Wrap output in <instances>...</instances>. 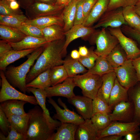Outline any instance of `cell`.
<instances>
[{"mask_svg": "<svg viewBox=\"0 0 140 140\" xmlns=\"http://www.w3.org/2000/svg\"><path fill=\"white\" fill-rule=\"evenodd\" d=\"M13 50L9 42L3 40H0V57Z\"/></svg>", "mask_w": 140, "mask_h": 140, "instance_id": "f907efd6", "label": "cell"}, {"mask_svg": "<svg viewBox=\"0 0 140 140\" xmlns=\"http://www.w3.org/2000/svg\"><path fill=\"white\" fill-rule=\"evenodd\" d=\"M36 48L21 50H13L0 57V69L4 71L8 65L19 59L29 55Z\"/></svg>", "mask_w": 140, "mask_h": 140, "instance_id": "cb8c5ba5", "label": "cell"}, {"mask_svg": "<svg viewBox=\"0 0 140 140\" xmlns=\"http://www.w3.org/2000/svg\"><path fill=\"white\" fill-rule=\"evenodd\" d=\"M122 137L116 135H110L101 138L98 140H121L122 139Z\"/></svg>", "mask_w": 140, "mask_h": 140, "instance_id": "11a10c76", "label": "cell"}, {"mask_svg": "<svg viewBox=\"0 0 140 140\" xmlns=\"http://www.w3.org/2000/svg\"><path fill=\"white\" fill-rule=\"evenodd\" d=\"M122 8L107 11L93 28L95 29L101 27L106 29L109 27L116 28L128 25L124 18Z\"/></svg>", "mask_w": 140, "mask_h": 140, "instance_id": "8fae6325", "label": "cell"}, {"mask_svg": "<svg viewBox=\"0 0 140 140\" xmlns=\"http://www.w3.org/2000/svg\"><path fill=\"white\" fill-rule=\"evenodd\" d=\"M72 0H68V3H67V5H68V4H69Z\"/></svg>", "mask_w": 140, "mask_h": 140, "instance_id": "e7e4bbea", "label": "cell"}, {"mask_svg": "<svg viewBox=\"0 0 140 140\" xmlns=\"http://www.w3.org/2000/svg\"><path fill=\"white\" fill-rule=\"evenodd\" d=\"M128 90L120 84L116 78L108 102L109 105L112 109L118 103L128 101Z\"/></svg>", "mask_w": 140, "mask_h": 140, "instance_id": "603a6c76", "label": "cell"}, {"mask_svg": "<svg viewBox=\"0 0 140 140\" xmlns=\"http://www.w3.org/2000/svg\"><path fill=\"white\" fill-rule=\"evenodd\" d=\"M27 92H31L35 96L38 104L40 107L49 121L52 123L60 126L61 122L51 118L49 111L46 107V99L47 97L44 89L36 88L31 87H27Z\"/></svg>", "mask_w": 140, "mask_h": 140, "instance_id": "4316f807", "label": "cell"}, {"mask_svg": "<svg viewBox=\"0 0 140 140\" xmlns=\"http://www.w3.org/2000/svg\"><path fill=\"white\" fill-rule=\"evenodd\" d=\"M98 57L94 52L93 48H91L89 49V52L87 55L81 56L78 60L85 67L89 69L94 67Z\"/></svg>", "mask_w": 140, "mask_h": 140, "instance_id": "b9f144b4", "label": "cell"}, {"mask_svg": "<svg viewBox=\"0 0 140 140\" xmlns=\"http://www.w3.org/2000/svg\"><path fill=\"white\" fill-rule=\"evenodd\" d=\"M48 102L51 104L56 110V113L52 117L54 120H58L61 123H71L78 125L83 122L85 120L73 111L69 110L60 98L57 100L58 104L64 108H61L51 97L48 98Z\"/></svg>", "mask_w": 140, "mask_h": 140, "instance_id": "30bf717a", "label": "cell"}, {"mask_svg": "<svg viewBox=\"0 0 140 140\" xmlns=\"http://www.w3.org/2000/svg\"><path fill=\"white\" fill-rule=\"evenodd\" d=\"M106 58L114 68L122 65L128 59L126 52L119 43Z\"/></svg>", "mask_w": 140, "mask_h": 140, "instance_id": "f1b7e54d", "label": "cell"}, {"mask_svg": "<svg viewBox=\"0 0 140 140\" xmlns=\"http://www.w3.org/2000/svg\"><path fill=\"white\" fill-rule=\"evenodd\" d=\"M70 56L72 58L75 59H78L81 57L79 51L76 50L72 51Z\"/></svg>", "mask_w": 140, "mask_h": 140, "instance_id": "680465c9", "label": "cell"}, {"mask_svg": "<svg viewBox=\"0 0 140 140\" xmlns=\"http://www.w3.org/2000/svg\"><path fill=\"white\" fill-rule=\"evenodd\" d=\"M1 0H0V1H1Z\"/></svg>", "mask_w": 140, "mask_h": 140, "instance_id": "003e7915", "label": "cell"}, {"mask_svg": "<svg viewBox=\"0 0 140 140\" xmlns=\"http://www.w3.org/2000/svg\"><path fill=\"white\" fill-rule=\"evenodd\" d=\"M140 122L134 121L128 122L112 121L105 129L98 131L97 140L102 137L110 135L124 136L131 132H138Z\"/></svg>", "mask_w": 140, "mask_h": 140, "instance_id": "52a82bcc", "label": "cell"}, {"mask_svg": "<svg viewBox=\"0 0 140 140\" xmlns=\"http://www.w3.org/2000/svg\"><path fill=\"white\" fill-rule=\"evenodd\" d=\"M27 103L21 100H8L1 103L0 108L7 117L13 115H24L27 113L24 111V106Z\"/></svg>", "mask_w": 140, "mask_h": 140, "instance_id": "ffe728a7", "label": "cell"}, {"mask_svg": "<svg viewBox=\"0 0 140 140\" xmlns=\"http://www.w3.org/2000/svg\"><path fill=\"white\" fill-rule=\"evenodd\" d=\"M20 6L25 10L34 2V0H18Z\"/></svg>", "mask_w": 140, "mask_h": 140, "instance_id": "db71d44e", "label": "cell"}, {"mask_svg": "<svg viewBox=\"0 0 140 140\" xmlns=\"http://www.w3.org/2000/svg\"><path fill=\"white\" fill-rule=\"evenodd\" d=\"M140 0H110L107 11L128 6H134Z\"/></svg>", "mask_w": 140, "mask_h": 140, "instance_id": "7bdbcfd3", "label": "cell"}, {"mask_svg": "<svg viewBox=\"0 0 140 140\" xmlns=\"http://www.w3.org/2000/svg\"><path fill=\"white\" fill-rule=\"evenodd\" d=\"M65 38L47 43L44 50L30 70L26 78V84L41 73L57 66L62 65L65 56L63 52Z\"/></svg>", "mask_w": 140, "mask_h": 140, "instance_id": "6da1fadb", "label": "cell"}, {"mask_svg": "<svg viewBox=\"0 0 140 140\" xmlns=\"http://www.w3.org/2000/svg\"><path fill=\"white\" fill-rule=\"evenodd\" d=\"M26 36L18 28L0 24V38L11 43L21 40Z\"/></svg>", "mask_w": 140, "mask_h": 140, "instance_id": "484cf974", "label": "cell"}, {"mask_svg": "<svg viewBox=\"0 0 140 140\" xmlns=\"http://www.w3.org/2000/svg\"><path fill=\"white\" fill-rule=\"evenodd\" d=\"M0 140H26L25 136L18 132L11 125L10 130L6 136L1 132L0 133Z\"/></svg>", "mask_w": 140, "mask_h": 140, "instance_id": "f6af8a7d", "label": "cell"}, {"mask_svg": "<svg viewBox=\"0 0 140 140\" xmlns=\"http://www.w3.org/2000/svg\"><path fill=\"white\" fill-rule=\"evenodd\" d=\"M11 124L8 118L0 108V128L2 132L6 136L10 131Z\"/></svg>", "mask_w": 140, "mask_h": 140, "instance_id": "bcb514c9", "label": "cell"}, {"mask_svg": "<svg viewBox=\"0 0 140 140\" xmlns=\"http://www.w3.org/2000/svg\"><path fill=\"white\" fill-rule=\"evenodd\" d=\"M65 6L34 2L25 9V15L29 19L39 17L60 15Z\"/></svg>", "mask_w": 140, "mask_h": 140, "instance_id": "9c48e42d", "label": "cell"}, {"mask_svg": "<svg viewBox=\"0 0 140 140\" xmlns=\"http://www.w3.org/2000/svg\"><path fill=\"white\" fill-rule=\"evenodd\" d=\"M7 118L11 125L16 130L25 137L29 124V113L24 115H11Z\"/></svg>", "mask_w": 140, "mask_h": 140, "instance_id": "f546056e", "label": "cell"}, {"mask_svg": "<svg viewBox=\"0 0 140 140\" xmlns=\"http://www.w3.org/2000/svg\"><path fill=\"white\" fill-rule=\"evenodd\" d=\"M102 83L97 96L104 100L108 104L110 94L116 78L114 71L102 76Z\"/></svg>", "mask_w": 140, "mask_h": 140, "instance_id": "7402d4cb", "label": "cell"}, {"mask_svg": "<svg viewBox=\"0 0 140 140\" xmlns=\"http://www.w3.org/2000/svg\"><path fill=\"white\" fill-rule=\"evenodd\" d=\"M34 2L56 5L57 0H34Z\"/></svg>", "mask_w": 140, "mask_h": 140, "instance_id": "91938a15", "label": "cell"}, {"mask_svg": "<svg viewBox=\"0 0 140 140\" xmlns=\"http://www.w3.org/2000/svg\"><path fill=\"white\" fill-rule=\"evenodd\" d=\"M63 27L54 24L42 29L44 38L48 42L64 39L65 36Z\"/></svg>", "mask_w": 140, "mask_h": 140, "instance_id": "4dcf8cb0", "label": "cell"}, {"mask_svg": "<svg viewBox=\"0 0 140 140\" xmlns=\"http://www.w3.org/2000/svg\"><path fill=\"white\" fill-rule=\"evenodd\" d=\"M1 88L0 92L1 103L9 100H21L37 105L38 103L34 96H29L18 91L14 88L7 80L4 71L1 70Z\"/></svg>", "mask_w": 140, "mask_h": 140, "instance_id": "8992f818", "label": "cell"}, {"mask_svg": "<svg viewBox=\"0 0 140 140\" xmlns=\"http://www.w3.org/2000/svg\"><path fill=\"white\" fill-rule=\"evenodd\" d=\"M92 36V41L96 46L94 52L98 56L106 57L119 43L117 38L105 28L96 31Z\"/></svg>", "mask_w": 140, "mask_h": 140, "instance_id": "5b68a950", "label": "cell"}, {"mask_svg": "<svg viewBox=\"0 0 140 140\" xmlns=\"http://www.w3.org/2000/svg\"><path fill=\"white\" fill-rule=\"evenodd\" d=\"M63 65L69 77L73 78L77 74L85 73L88 71L78 59L72 58L64 60Z\"/></svg>", "mask_w": 140, "mask_h": 140, "instance_id": "d6a6232c", "label": "cell"}, {"mask_svg": "<svg viewBox=\"0 0 140 140\" xmlns=\"http://www.w3.org/2000/svg\"><path fill=\"white\" fill-rule=\"evenodd\" d=\"M112 112L109 114L111 121L132 122L134 113V104L132 102L128 101H122L116 104Z\"/></svg>", "mask_w": 140, "mask_h": 140, "instance_id": "4fadbf2b", "label": "cell"}, {"mask_svg": "<svg viewBox=\"0 0 140 140\" xmlns=\"http://www.w3.org/2000/svg\"><path fill=\"white\" fill-rule=\"evenodd\" d=\"M50 140H74L78 125L71 123H61Z\"/></svg>", "mask_w": 140, "mask_h": 140, "instance_id": "44dd1931", "label": "cell"}, {"mask_svg": "<svg viewBox=\"0 0 140 140\" xmlns=\"http://www.w3.org/2000/svg\"><path fill=\"white\" fill-rule=\"evenodd\" d=\"M79 0H73L65 6L61 15L64 23L63 29L65 32L73 25L76 5Z\"/></svg>", "mask_w": 140, "mask_h": 140, "instance_id": "83f0119b", "label": "cell"}, {"mask_svg": "<svg viewBox=\"0 0 140 140\" xmlns=\"http://www.w3.org/2000/svg\"><path fill=\"white\" fill-rule=\"evenodd\" d=\"M29 124L26 140H50L59 126L51 122L40 106L36 105L28 112Z\"/></svg>", "mask_w": 140, "mask_h": 140, "instance_id": "7a4b0ae2", "label": "cell"}, {"mask_svg": "<svg viewBox=\"0 0 140 140\" xmlns=\"http://www.w3.org/2000/svg\"><path fill=\"white\" fill-rule=\"evenodd\" d=\"M108 29L118 40L119 44L126 52L128 59H133L140 56V49L133 40L124 34L120 27H109Z\"/></svg>", "mask_w": 140, "mask_h": 140, "instance_id": "7c38bea8", "label": "cell"}, {"mask_svg": "<svg viewBox=\"0 0 140 140\" xmlns=\"http://www.w3.org/2000/svg\"><path fill=\"white\" fill-rule=\"evenodd\" d=\"M134 8L136 12L140 17V1L134 6Z\"/></svg>", "mask_w": 140, "mask_h": 140, "instance_id": "6125c7cd", "label": "cell"}, {"mask_svg": "<svg viewBox=\"0 0 140 140\" xmlns=\"http://www.w3.org/2000/svg\"><path fill=\"white\" fill-rule=\"evenodd\" d=\"M132 63L136 71L138 81L140 82V56L132 59Z\"/></svg>", "mask_w": 140, "mask_h": 140, "instance_id": "816d5d0a", "label": "cell"}, {"mask_svg": "<svg viewBox=\"0 0 140 140\" xmlns=\"http://www.w3.org/2000/svg\"><path fill=\"white\" fill-rule=\"evenodd\" d=\"M97 130L90 119L78 125L75 136L76 140H97Z\"/></svg>", "mask_w": 140, "mask_h": 140, "instance_id": "e0dca14e", "label": "cell"}, {"mask_svg": "<svg viewBox=\"0 0 140 140\" xmlns=\"http://www.w3.org/2000/svg\"><path fill=\"white\" fill-rule=\"evenodd\" d=\"M97 0H84L83 10L85 18L84 20L89 14Z\"/></svg>", "mask_w": 140, "mask_h": 140, "instance_id": "681fc988", "label": "cell"}, {"mask_svg": "<svg viewBox=\"0 0 140 140\" xmlns=\"http://www.w3.org/2000/svg\"><path fill=\"white\" fill-rule=\"evenodd\" d=\"M91 121L97 131L103 130L112 122L109 114L97 113L93 115L90 118Z\"/></svg>", "mask_w": 140, "mask_h": 140, "instance_id": "74e56055", "label": "cell"}, {"mask_svg": "<svg viewBox=\"0 0 140 140\" xmlns=\"http://www.w3.org/2000/svg\"><path fill=\"white\" fill-rule=\"evenodd\" d=\"M137 132L129 133L124 136L123 140H140V133Z\"/></svg>", "mask_w": 140, "mask_h": 140, "instance_id": "f5cc1de1", "label": "cell"}, {"mask_svg": "<svg viewBox=\"0 0 140 140\" xmlns=\"http://www.w3.org/2000/svg\"><path fill=\"white\" fill-rule=\"evenodd\" d=\"M24 23L35 26L42 29L54 24L64 26V23L61 14L41 17L31 20L27 19Z\"/></svg>", "mask_w": 140, "mask_h": 140, "instance_id": "d4e9b609", "label": "cell"}, {"mask_svg": "<svg viewBox=\"0 0 140 140\" xmlns=\"http://www.w3.org/2000/svg\"><path fill=\"white\" fill-rule=\"evenodd\" d=\"M134 29L140 32V25Z\"/></svg>", "mask_w": 140, "mask_h": 140, "instance_id": "be15d7a7", "label": "cell"}, {"mask_svg": "<svg viewBox=\"0 0 140 140\" xmlns=\"http://www.w3.org/2000/svg\"><path fill=\"white\" fill-rule=\"evenodd\" d=\"M23 12L20 9L14 10L10 7L9 2L6 0L0 1V15H10L23 14Z\"/></svg>", "mask_w": 140, "mask_h": 140, "instance_id": "ee69618b", "label": "cell"}, {"mask_svg": "<svg viewBox=\"0 0 140 140\" xmlns=\"http://www.w3.org/2000/svg\"><path fill=\"white\" fill-rule=\"evenodd\" d=\"M18 28L26 36L44 38L41 29L35 26L24 23Z\"/></svg>", "mask_w": 140, "mask_h": 140, "instance_id": "60d3db41", "label": "cell"}, {"mask_svg": "<svg viewBox=\"0 0 140 140\" xmlns=\"http://www.w3.org/2000/svg\"><path fill=\"white\" fill-rule=\"evenodd\" d=\"M122 11L124 18L129 26L135 29L140 25V17L136 12L134 6L123 8Z\"/></svg>", "mask_w": 140, "mask_h": 140, "instance_id": "d590c367", "label": "cell"}, {"mask_svg": "<svg viewBox=\"0 0 140 140\" xmlns=\"http://www.w3.org/2000/svg\"><path fill=\"white\" fill-rule=\"evenodd\" d=\"M122 32L136 40L140 44V32L128 25L121 27Z\"/></svg>", "mask_w": 140, "mask_h": 140, "instance_id": "c3c4849f", "label": "cell"}, {"mask_svg": "<svg viewBox=\"0 0 140 140\" xmlns=\"http://www.w3.org/2000/svg\"><path fill=\"white\" fill-rule=\"evenodd\" d=\"M130 97L134 107V121L140 122V85L132 90Z\"/></svg>", "mask_w": 140, "mask_h": 140, "instance_id": "f35d334b", "label": "cell"}, {"mask_svg": "<svg viewBox=\"0 0 140 140\" xmlns=\"http://www.w3.org/2000/svg\"><path fill=\"white\" fill-rule=\"evenodd\" d=\"M96 31L92 27L85 26L82 24L74 25L69 30L65 32V40L63 47L65 55L69 44L73 40L79 38H87L92 36Z\"/></svg>", "mask_w": 140, "mask_h": 140, "instance_id": "9a60e30c", "label": "cell"}, {"mask_svg": "<svg viewBox=\"0 0 140 140\" xmlns=\"http://www.w3.org/2000/svg\"><path fill=\"white\" fill-rule=\"evenodd\" d=\"M67 99L68 102L75 107L85 120L91 118L93 115L92 99L79 95H75Z\"/></svg>", "mask_w": 140, "mask_h": 140, "instance_id": "2e32d148", "label": "cell"}, {"mask_svg": "<svg viewBox=\"0 0 140 140\" xmlns=\"http://www.w3.org/2000/svg\"><path fill=\"white\" fill-rule=\"evenodd\" d=\"M44 46L36 48L28 56L27 60L19 66H10L4 71L9 82L24 94L27 92L26 86L27 76L30 68L43 52Z\"/></svg>", "mask_w": 140, "mask_h": 140, "instance_id": "3957f363", "label": "cell"}, {"mask_svg": "<svg viewBox=\"0 0 140 140\" xmlns=\"http://www.w3.org/2000/svg\"><path fill=\"white\" fill-rule=\"evenodd\" d=\"M79 52L81 56L84 57L86 56L89 52L88 49L85 46H80L79 47Z\"/></svg>", "mask_w": 140, "mask_h": 140, "instance_id": "9f6ffc18", "label": "cell"}, {"mask_svg": "<svg viewBox=\"0 0 140 140\" xmlns=\"http://www.w3.org/2000/svg\"><path fill=\"white\" fill-rule=\"evenodd\" d=\"M109 1L97 0L82 25L86 27H91L107 11Z\"/></svg>", "mask_w": 140, "mask_h": 140, "instance_id": "ac0fdd59", "label": "cell"}, {"mask_svg": "<svg viewBox=\"0 0 140 140\" xmlns=\"http://www.w3.org/2000/svg\"><path fill=\"white\" fill-rule=\"evenodd\" d=\"M9 43L13 50H21L37 48L44 46L48 42L44 38L26 36L18 42Z\"/></svg>", "mask_w": 140, "mask_h": 140, "instance_id": "d6986e66", "label": "cell"}, {"mask_svg": "<svg viewBox=\"0 0 140 140\" xmlns=\"http://www.w3.org/2000/svg\"><path fill=\"white\" fill-rule=\"evenodd\" d=\"M83 1L84 0H79L78 2L74 25L82 24L84 21L85 18L83 10Z\"/></svg>", "mask_w": 140, "mask_h": 140, "instance_id": "7dc6e473", "label": "cell"}, {"mask_svg": "<svg viewBox=\"0 0 140 140\" xmlns=\"http://www.w3.org/2000/svg\"><path fill=\"white\" fill-rule=\"evenodd\" d=\"M50 69H48L41 73L33 80L27 83L26 87L44 89L51 86Z\"/></svg>", "mask_w": 140, "mask_h": 140, "instance_id": "836d02e7", "label": "cell"}, {"mask_svg": "<svg viewBox=\"0 0 140 140\" xmlns=\"http://www.w3.org/2000/svg\"><path fill=\"white\" fill-rule=\"evenodd\" d=\"M28 19L23 14L10 15H0V24L18 28Z\"/></svg>", "mask_w": 140, "mask_h": 140, "instance_id": "e575fe53", "label": "cell"}, {"mask_svg": "<svg viewBox=\"0 0 140 140\" xmlns=\"http://www.w3.org/2000/svg\"><path fill=\"white\" fill-rule=\"evenodd\" d=\"M114 71L120 84L128 90L138 81L132 59H127L122 65L114 68Z\"/></svg>", "mask_w": 140, "mask_h": 140, "instance_id": "ba28073f", "label": "cell"}, {"mask_svg": "<svg viewBox=\"0 0 140 140\" xmlns=\"http://www.w3.org/2000/svg\"><path fill=\"white\" fill-rule=\"evenodd\" d=\"M76 86L73 78L68 77L61 83L47 87L44 89L47 97L60 96L71 98L75 95L73 92Z\"/></svg>", "mask_w": 140, "mask_h": 140, "instance_id": "5bb4252c", "label": "cell"}, {"mask_svg": "<svg viewBox=\"0 0 140 140\" xmlns=\"http://www.w3.org/2000/svg\"><path fill=\"white\" fill-rule=\"evenodd\" d=\"M50 76L51 86L63 82L69 77L65 68L62 65L56 66L51 68Z\"/></svg>", "mask_w": 140, "mask_h": 140, "instance_id": "8d00e7d4", "label": "cell"}, {"mask_svg": "<svg viewBox=\"0 0 140 140\" xmlns=\"http://www.w3.org/2000/svg\"><path fill=\"white\" fill-rule=\"evenodd\" d=\"M73 78L76 86L81 89L83 96L92 100L96 97L102 84V76L86 73Z\"/></svg>", "mask_w": 140, "mask_h": 140, "instance_id": "277c9868", "label": "cell"}, {"mask_svg": "<svg viewBox=\"0 0 140 140\" xmlns=\"http://www.w3.org/2000/svg\"><path fill=\"white\" fill-rule=\"evenodd\" d=\"M9 4L10 8L12 10H16L19 9L20 5L18 2L16 0L10 2Z\"/></svg>", "mask_w": 140, "mask_h": 140, "instance_id": "6f0895ef", "label": "cell"}, {"mask_svg": "<svg viewBox=\"0 0 140 140\" xmlns=\"http://www.w3.org/2000/svg\"><path fill=\"white\" fill-rule=\"evenodd\" d=\"M6 0L7 1L9 2H10L11 1H16V0Z\"/></svg>", "mask_w": 140, "mask_h": 140, "instance_id": "03108f58", "label": "cell"}, {"mask_svg": "<svg viewBox=\"0 0 140 140\" xmlns=\"http://www.w3.org/2000/svg\"><path fill=\"white\" fill-rule=\"evenodd\" d=\"M92 107L93 115L99 113L109 114L112 109L108 103L97 96L92 100Z\"/></svg>", "mask_w": 140, "mask_h": 140, "instance_id": "ab89813d", "label": "cell"}, {"mask_svg": "<svg viewBox=\"0 0 140 140\" xmlns=\"http://www.w3.org/2000/svg\"><path fill=\"white\" fill-rule=\"evenodd\" d=\"M114 71V68L107 60L105 57L99 56L95 64L86 73L102 76L103 75Z\"/></svg>", "mask_w": 140, "mask_h": 140, "instance_id": "1f68e13d", "label": "cell"}, {"mask_svg": "<svg viewBox=\"0 0 140 140\" xmlns=\"http://www.w3.org/2000/svg\"><path fill=\"white\" fill-rule=\"evenodd\" d=\"M68 0H57L56 5L66 6L67 4Z\"/></svg>", "mask_w": 140, "mask_h": 140, "instance_id": "94428289", "label": "cell"}]
</instances>
